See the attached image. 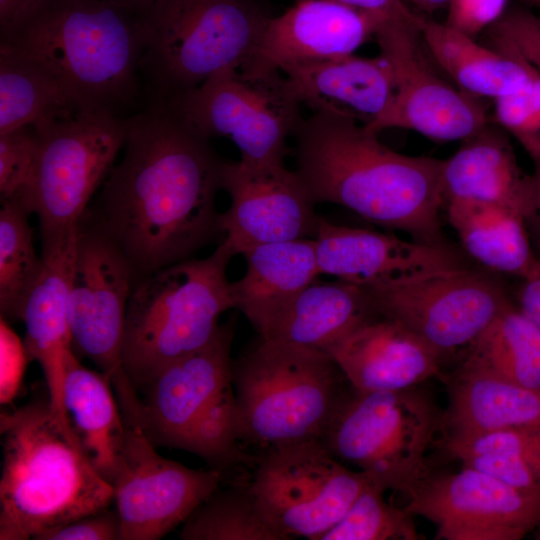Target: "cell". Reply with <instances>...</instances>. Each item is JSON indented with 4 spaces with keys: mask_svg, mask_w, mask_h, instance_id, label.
<instances>
[{
    "mask_svg": "<svg viewBox=\"0 0 540 540\" xmlns=\"http://www.w3.org/2000/svg\"><path fill=\"white\" fill-rule=\"evenodd\" d=\"M29 356L8 322L0 323V403L6 406L17 396Z\"/></svg>",
    "mask_w": 540,
    "mask_h": 540,
    "instance_id": "obj_41",
    "label": "cell"
},
{
    "mask_svg": "<svg viewBox=\"0 0 540 540\" xmlns=\"http://www.w3.org/2000/svg\"><path fill=\"white\" fill-rule=\"evenodd\" d=\"M77 234L78 230L64 244L41 256L43 270L26 300L22 317L28 356L39 363L51 406L71 431L63 388L67 357L73 351L67 309Z\"/></svg>",
    "mask_w": 540,
    "mask_h": 540,
    "instance_id": "obj_22",
    "label": "cell"
},
{
    "mask_svg": "<svg viewBox=\"0 0 540 540\" xmlns=\"http://www.w3.org/2000/svg\"><path fill=\"white\" fill-rule=\"evenodd\" d=\"M270 17L252 0H154L140 12L144 67L160 104L254 55Z\"/></svg>",
    "mask_w": 540,
    "mask_h": 540,
    "instance_id": "obj_8",
    "label": "cell"
},
{
    "mask_svg": "<svg viewBox=\"0 0 540 540\" xmlns=\"http://www.w3.org/2000/svg\"><path fill=\"white\" fill-rule=\"evenodd\" d=\"M468 348L462 365L540 390V327L512 302Z\"/></svg>",
    "mask_w": 540,
    "mask_h": 540,
    "instance_id": "obj_33",
    "label": "cell"
},
{
    "mask_svg": "<svg viewBox=\"0 0 540 540\" xmlns=\"http://www.w3.org/2000/svg\"><path fill=\"white\" fill-rule=\"evenodd\" d=\"M444 377L449 399L442 414L445 437L540 425V390L464 365Z\"/></svg>",
    "mask_w": 540,
    "mask_h": 540,
    "instance_id": "obj_29",
    "label": "cell"
},
{
    "mask_svg": "<svg viewBox=\"0 0 540 540\" xmlns=\"http://www.w3.org/2000/svg\"><path fill=\"white\" fill-rule=\"evenodd\" d=\"M0 210V312L5 321L22 320L26 300L37 282L43 260L33 245L31 212L14 196Z\"/></svg>",
    "mask_w": 540,
    "mask_h": 540,
    "instance_id": "obj_34",
    "label": "cell"
},
{
    "mask_svg": "<svg viewBox=\"0 0 540 540\" xmlns=\"http://www.w3.org/2000/svg\"><path fill=\"white\" fill-rule=\"evenodd\" d=\"M519 309L540 327V253L518 292Z\"/></svg>",
    "mask_w": 540,
    "mask_h": 540,
    "instance_id": "obj_45",
    "label": "cell"
},
{
    "mask_svg": "<svg viewBox=\"0 0 540 540\" xmlns=\"http://www.w3.org/2000/svg\"><path fill=\"white\" fill-rule=\"evenodd\" d=\"M0 431V540L35 539L112 504L113 485L95 470L48 394L2 410Z\"/></svg>",
    "mask_w": 540,
    "mask_h": 540,
    "instance_id": "obj_3",
    "label": "cell"
},
{
    "mask_svg": "<svg viewBox=\"0 0 540 540\" xmlns=\"http://www.w3.org/2000/svg\"><path fill=\"white\" fill-rule=\"evenodd\" d=\"M421 29L387 19L376 32L380 52L393 68L396 92L388 108L365 126L377 134L401 128L436 141H463L489 123L486 106L437 75L423 53Z\"/></svg>",
    "mask_w": 540,
    "mask_h": 540,
    "instance_id": "obj_14",
    "label": "cell"
},
{
    "mask_svg": "<svg viewBox=\"0 0 540 540\" xmlns=\"http://www.w3.org/2000/svg\"><path fill=\"white\" fill-rule=\"evenodd\" d=\"M232 376L241 443L257 455L321 440L346 389L326 352L262 338L233 361Z\"/></svg>",
    "mask_w": 540,
    "mask_h": 540,
    "instance_id": "obj_7",
    "label": "cell"
},
{
    "mask_svg": "<svg viewBox=\"0 0 540 540\" xmlns=\"http://www.w3.org/2000/svg\"><path fill=\"white\" fill-rule=\"evenodd\" d=\"M38 149V135L32 126L0 134L1 202L16 196L27 183Z\"/></svg>",
    "mask_w": 540,
    "mask_h": 540,
    "instance_id": "obj_38",
    "label": "cell"
},
{
    "mask_svg": "<svg viewBox=\"0 0 540 540\" xmlns=\"http://www.w3.org/2000/svg\"><path fill=\"white\" fill-rule=\"evenodd\" d=\"M444 205L473 200L500 205L524 216L530 212L533 179L522 171L507 136L488 123L462 141L442 169Z\"/></svg>",
    "mask_w": 540,
    "mask_h": 540,
    "instance_id": "obj_24",
    "label": "cell"
},
{
    "mask_svg": "<svg viewBox=\"0 0 540 540\" xmlns=\"http://www.w3.org/2000/svg\"><path fill=\"white\" fill-rule=\"evenodd\" d=\"M528 1L535 5H540V0H528Z\"/></svg>",
    "mask_w": 540,
    "mask_h": 540,
    "instance_id": "obj_49",
    "label": "cell"
},
{
    "mask_svg": "<svg viewBox=\"0 0 540 540\" xmlns=\"http://www.w3.org/2000/svg\"><path fill=\"white\" fill-rule=\"evenodd\" d=\"M533 195L530 212L526 218V224L536 231L540 239V161L535 162V171L532 174Z\"/></svg>",
    "mask_w": 540,
    "mask_h": 540,
    "instance_id": "obj_46",
    "label": "cell"
},
{
    "mask_svg": "<svg viewBox=\"0 0 540 540\" xmlns=\"http://www.w3.org/2000/svg\"><path fill=\"white\" fill-rule=\"evenodd\" d=\"M447 456L540 496V425L448 436Z\"/></svg>",
    "mask_w": 540,
    "mask_h": 540,
    "instance_id": "obj_32",
    "label": "cell"
},
{
    "mask_svg": "<svg viewBox=\"0 0 540 540\" xmlns=\"http://www.w3.org/2000/svg\"><path fill=\"white\" fill-rule=\"evenodd\" d=\"M120 537L118 513L108 507L44 531L34 540H120Z\"/></svg>",
    "mask_w": 540,
    "mask_h": 540,
    "instance_id": "obj_40",
    "label": "cell"
},
{
    "mask_svg": "<svg viewBox=\"0 0 540 540\" xmlns=\"http://www.w3.org/2000/svg\"><path fill=\"white\" fill-rule=\"evenodd\" d=\"M344 5L423 26L425 19L414 13L403 0H334Z\"/></svg>",
    "mask_w": 540,
    "mask_h": 540,
    "instance_id": "obj_44",
    "label": "cell"
},
{
    "mask_svg": "<svg viewBox=\"0 0 540 540\" xmlns=\"http://www.w3.org/2000/svg\"><path fill=\"white\" fill-rule=\"evenodd\" d=\"M365 288L380 315L441 355L469 347L511 303L495 277L466 266Z\"/></svg>",
    "mask_w": 540,
    "mask_h": 540,
    "instance_id": "obj_13",
    "label": "cell"
},
{
    "mask_svg": "<svg viewBox=\"0 0 540 540\" xmlns=\"http://www.w3.org/2000/svg\"><path fill=\"white\" fill-rule=\"evenodd\" d=\"M241 255L246 271L230 282V292L258 334L320 275L314 238L263 244Z\"/></svg>",
    "mask_w": 540,
    "mask_h": 540,
    "instance_id": "obj_25",
    "label": "cell"
},
{
    "mask_svg": "<svg viewBox=\"0 0 540 540\" xmlns=\"http://www.w3.org/2000/svg\"><path fill=\"white\" fill-rule=\"evenodd\" d=\"M353 117L313 112L294 132L296 169L312 201L343 206L364 219L445 244L443 160L393 151Z\"/></svg>",
    "mask_w": 540,
    "mask_h": 540,
    "instance_id": "obj_2",
    "label": "cell"
},
{
    "mask_svg": "<svg viewBox=\"0 0 540 540\" xmlns=\"http://www.w3.org/2000/svg\"><path fill=\"white\" fill-rule=\"evenodd\" d=\"M86 106L44 65L0 46V134L41 127Z\"/></svg>",
    "mask_w": 540,
    "mask_h": 540,
    "instance_id": "obj_31",
    "label": "cell"
},
{
    "mask_svg": "<svg viewBox=\"0 0 540 540\" xmlns=\"http://www.w3.org/2000/svg\"><path fill=\"white\" fill-rule=\"evenodd\" d=\"M507 0H449L446 24L473 37L494 25L505 13Z\"/></svg>",
    "mask_w": 540,
    "mask_h": 540,
    "instance_id": "obj_42",
    "label": "cell"
},
{
    "mask_svg": "<svg viewBox=\"0 0 540 540\" xmlns=\"http://www.w3.org/2000/svg\"><path fill=\"white\" fill-rule=\"evenodd\" d=\"M320 274L370 287L465 267L446 244L333 224L320 216L314 237Z\"/></svg>",
    "mask_w": 540,
    "mask_h": 540,
    "instance_id": "obj_19",
    "label": "cell"
},
{
    "mask_svg": "<svg viewBox=\"0 0 540 540\" xmlns=\"http://www.w3.org/2000/svg\"><path fill=\"white\" fill-rule=\"evenodd\" d=\"M356 390L391 391L442 377V355L394 319L379 315L326 351Z\"/></svg>",
    "mask_w": 540,
    "mask_h": 540,
    "instance_id": "obj_21",
    "label": "cell"
},
{
    "mask_svg": "<svg viewBox=\"0 0 540 540\" xmlns=\"http://www.w3.org/2000/svg\"><path fill=\"white\" fill-rule=\"evenodd\" d=\"M125 422V443L112 484L120 540H157L183 524L221 485L224 473L164 458L137 425Z\"/></svg>",
    "mask_w": 540,
    "mask_h": 540,
    "instance_id": "obj_17",
    "label": "cell"
},
{
    "mask_svg": "<svg viewBox=\"0 0 540 540\" xmlns=\"http://www.w3.org/2000/svg\"><path fill=\"white\" fill-rule=\"evenodd\" d=\"M490 33L509 43L540 73V17L516 8L505 12Z\"/></svg>",
    "mask_w": 540,
    "mask_h": 540,
    "instance_id": "obj_39",
    "label": "cell"
},
{
    "mask_svg": "<svg viewBox=\"0 0 540 540\" xmlns=\"http://www.w3.org/2000/svg\"><path fill=\"white\" fill-rule=\"evenodd\" d=\"M235 255L222 240L209 256L163 267L131 291L122 366L137 392L216 335L220 316L234 308L227 267Z\"/></svg>",
    "mask_w": 540,
    "mask_h": 540,
    "instance_id": "obj_6",
    "label": "cell"
},
{
    "mask_svg": "<svg viewBox=\"0 0 540 540\" xmlns=\"http://www.w3.org/2000/svg\"><path fill=\"white\" fill-rule=\"evenodd\" d=\"M53 0H0L1 39H6L43 11Z\"/></svg>",
    "mask_w": 540,
    "mask_h": 540,
    "instance_id": "obj_43",
    "label": "cell"
},
{
    "mask_svg": "<svg viewBox=\"0 0 540 540\" xmlns=\"http://www.w3.org/2000/svg\"><path fill=\"white\" fill-rule=\"evenodd\" d=\"M448 219L465 251L486 270L525 278L534 253L526 220L509 208L473 201L450 200Z\"/></svg>",
    "mask_w": 540,
    "mask_h": 540,
    "instance_id": "obj_30",
    "label": "cell"
},
{
    "mask_svg": "<svg viewBox=\"0 0 540 540\" xmlns=\"http://www.w3.org/2000/svg\"><path fill=\"white\" fill-rule=\"evenodd\" d=\"M494 116L534 162L540 161V73L536 69L523 88L494 99Z\"/></svg>",
    "mask_w": 540,
    "mask_h": 540,
    "instance_id": "obj_37",
    "label": "cell"
},
{
    "mask_svg": "<svg viewBox=\"0 0 540 540\" xmlns=\"http://www.w3.org/2000/svg\"><path fill=\"white\" fill-rule=\"evenodd\" d=\"M421 36L459 89L479 98L496 99L520 90L535 69L509 43L492 35L488 48L446 23L425 20Z\"/></svg>",
    "mask_w": 540,
    "mask_h": 540,
    "instance_id": "obj_27",
    "label": "cell"
},
{
    "mask_svg": "<svg viewBox=\"0 0 540 540\" xmlns=\"http://www.w3.org/2000/svg\"><path fill=\"white\" fill-rule=\"evenodd\" d=\"M111 3H115L127 8H130L135 11H143L147 8L154 0H103Z\"/></svg>",
    "mask_w": 540,
    "mask_h": 540,
    "instance_id": "obj_47",
    "label": "cell"
},
{
    "mask_svg": "<svg viewBox=\"0 0 540 540\" xmlns=\"http://www.w3.org/2000/svg\"><path fill=\"white\" fill-rule=\"evenodd\" d=\"M125 152L95 222L145 277L224 239L216 194L224 161L169 106L127 119Z\"/></svg>",
    "mask_w": 540,
    "mask_h": 540,
    "instance_id": "obj_1",
    "label": "cell"
},
{
    "mask_svg": "<svg viewBox=\"0 0 540 540\" xmlns=\"http://www.w3.org/2000/svg\"><path fill=\"white\" fill-rule=\"evenodd\" d=\"M235 321L220 325L196 352L161 370L138 393L124 420L137 425L157 448L184 450L225 473L254 463L240 439L231 347Z\"/></svg>",
    "mask_w": 540,
    "mask_h": 540,
    "instance_id": "obj_4",
    "label": "cell"
},
{
    "mask_svg": "<svg viewBox=\"0 0 540 540\" xmlns=\"http://www.w3.org/2000/svg\"><path fill=\"white\" fill-rule=\"evenodd\" d=\"M110 380L84 367L72 351L66 361L64 409L95 470L113 484L126 438V422Z\"/></svg>",
    "mask_w": 540,
    "mask_h": 540,
    "instance_id": "obj_28",
    "label": "cell"
},
{
    "mask_svg": "<svg viewBox=\"0 0 540 540\" xmlns=\"http://www.w3.org/2000/svg\"><path fill=\"white\" fill-rule=\"evenodd\" d=\"M300 103L313 112L353 117L364 125L376 120L390 105L396 80L388 59L353 54L281 70Z\"/></svg>",
    "mask_w": 540,
    "mask_h": 540,
    "instance_id": "obj_23",
    "label": "cell"
},
{
    "mask_svg": "<svg viewBox=\"0 0 540 540\" xmlns=\"http://www.w3.org/2000/svg\"><path fill=\"white\" fill-rule=\"evenodd\" d=\"M405 510L437 528L439 540H520L540 531V496L464 466L427 470L407 491Z\"/></svg>",
    "mask_w": 540,
    "mask_h": 540,
    "instance_id": "obj_16",
    "label": "cell"
},
{
    "mask_svg": "<svg viewBox=\"0 0 540 540\" xmlns=\"http://www.w3.org/2000/svg\"><path fill=\"white\" fill-rule=\"evenodd\" d=\"M221 187L231 199L221 213L223 240L236 255L263 244L315 237L320 219L315 203L284 163L224 161Z\"/></svg>",
    "mask_w": 540,
    "mask_h": 540,
    "instance_id": "obj_18",
    "label": "cell"
},
{
    "mask_svg": "<svg viewBox=\"0 0 540 540\" xmlns=\"http://www.w3.org/2000/svg\"><path fill=\"white\" fill-rule=\"evenodd\" d=\"M442 414L418 386L365 392L349 384L321 442L374 485L404 493L428 470L426 452L441 430Z\"/></svg>",
    "mask_w": 540,
    "mask_h": 540,
    "instance_id": "obj_10",
    "label": "cell"
},
{
    "mask_svg": "<svg viewBox=\"0 0 540 540\" xmlns=\"http://www.w3.org/2000/svg\"><path fill=\"white\" fill-rule=\"evenodd\" d=\"M34 129L38 149L33 170L17 195L38 216L46 255L77 232L125 144L127 119L104 107L86 106Z\"/></svg>",
    "mask_w": 540,
    "mask_h": 540,
    "instance_id": "obj_9",
    "label": "cell"
},
{
    "mask_svg": "<svg viewBox=\"0 0 540 540\" xmlns=\"http://www.w3.org/2000/svg\"><path fill=\"white\" fill-rule=\"evenodd\" d=\"M182 540H289L267 518L250 485L220 486L182 524Z\"/></svg>",
    "mask_w": 540,
    "mask_h": 540,
    "instance_id": "obj_35",
    "label": "cell"
},
{
    "mask_svg": "<svg viewBox=\"0 0 540 540\" xmlns=\"http://www.w3.org/2000/svg\"><path fill=\"white\" fill-rule=\"evenodd\" d=\"M380 314L367 289L336 280H316L283 308L260 338L326 351L362 323Z\"/></svg>",
    "mask_w": 540,
    "mask_h": 540,
    "instance_id": "obj_26",
    "label": "cell"
},
{
    "mask_svg": "<svg viewBox=\"0 0 540 540\" xmlns=\"http://www.w3.org/2000/svg\"><path fill=\"white\" fill-rule=\"evenodd\" d=\"M419 8L426 11H434L439 8L447 7L449 0H409Z\"/></svg>",
    "mask_w": 540,
    "mask_h": 540,
    "instance_id": "obj_48",
    "label": "cell"
},
{
    "mask_svg": "<svg viewBox=\"0 0 540 540\" xmlns=\"http://www.w3.org/2000/svg\"><path fill=\"white\" fill-rule=\"evenodd\" d=\"M133 271L117 244L96 223L77 234L68 295L74 353L91 360L112 387L127 380L122 345Z\"/></svg>",
    "mask_w": 540,
    "mask_h": 540,
    "instance_id": "obj_15",
    "label": "cell"
},
{
    "mask_svg": "<svg viewBox=\"0 0 540 540\" xmlns=\"http://www.w3.org/2000/svg\"><path fill=\"white\" fill-rule=\"evenodd\" d=\"M382 488L369 481L344 517L321 540H418L414 516L384 499Z\"/></svg>",
    "mask_w": 540,
    "mask_h": 540,
    "instance_id": "obj_36",
    "label": "cell"
},
{
    "mask_svg": "<svg viewBox=\"0 0 540 540\" xmlns=\"http://www.w3.org/2000/svg\"><path fill=\"white\" fill-rule=\"evenodd\" d=\"M389 18L334 0H300L270 18L252 58L244 65L279 70L351 55Z\"/></svg>",
    "mask_w": 540,
    "mask_h": 540,
    "instance_id": "obj_20",
    "label": "cell"
},
{
    "mask_svg": "<svg viewBox=\"0 0 540 540\" xmlns=\"http://www.w3.org/2000/svg\"><path fill=\"white\" fill-rule=\"evenodd\" d=\"M300 104L281 71L242 65L216 72L165 105L200 134L230 138L240 161L274 165L284 163L287 138L302 121Z\"/></svg>",
    "mask_w": 540,
    "mask_h": 540,
    "instance_id": "obj_11",
    "label": "cell"
},
{
    "mask_svg": "<svg viewBox=\"0 0 540 540\" xmlns=\"http://www.w3.org/2000/svg\"><path fill=\"white\" fill-rule=\"evenodd\" d=\"M1 43L44 65L82 103L113 111L136 87L140 12L103 0H53Z\"/></svg>",
    "mask_w": 540,
    "mask_h": 540,
    "instance_id": "obj_5",
    "label": "cell"
},
{
    "mask_svg": "<svg viewBox=\"0 0 540 540\" xmlns=\"http://www.w3.org/2000/svg\"><path fill=\"white\" fill-rule=\"evenodd\" d=\"M254 464L251 491L267 518L289 540H321L370 481L336 459L321 440L265 451Z\"/></svg>",
    "mask_w": 540,
    "mask_h": 540,
    "instance_id": "obj_12",
    "label": "cell"
}]
</instances>
